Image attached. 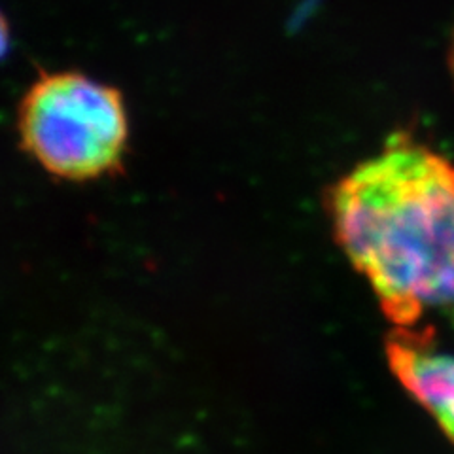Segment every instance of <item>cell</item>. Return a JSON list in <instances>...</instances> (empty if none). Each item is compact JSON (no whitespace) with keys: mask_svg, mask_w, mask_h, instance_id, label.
<instances>
[{"mask_svg":"<svg viewBox=\"0 0 454 454\" xmlns=\"http://www.w3.org/2000/svg\"><path fill=\"white\" fill-rule=\"evenodd\" d=\"M333 235L394 330H454V163L411 135L335 182Z\"/></svg>","mask_w":454,"mask_h":454,"instance_id":"6da1fadb","label":"cell"},{"mask_svg":"<svg viewBox=\"0 0 454 454\" xmlns=\"http://www.w3.org/2000/svg\"><path fill=\"white\" fill-rule=\"evenodd\" d=\"M21 148L65 182L118 175L129 153L131 121L123 91L76 68L40 74L20 101Z\"/></svg>","mask_w":454,"mask_h":454,"instance_id":"7a4b0ae2","label":"cell"},{"mask_svg":"<svg viewBox=\"0 0 454 454\" xmlns=\"http://www.w3.org/2000/svg\"><path fill=\"white\" fill-rule=\"evenodd\" d=\"M387 356L397 380L454 443V354L439 350L434 333L394 330Z\"/></svg>","mask_w":454,"mask_h":454,"instance_id":"3957f363","label":"cell"},{"mask_svg":"<svg viewBox=\"0 0 454 454\" xmlns=\"http://www.w3.org/2000/svg\"><path fill=\"white\" fill-rule=\"evenodd\" d=\"M12 48V35H10V25L3 12H0V61L4 59Z\"/></svg>","mask_w":454,"mask_h":454,"instance_id":"277c9868","label":"cell"},{"mask_svg":"<svg viewBox=\"0 0 454 454\" xmlns=\"http://www.w3.org/2000/svg\"><path fill=\"white\" fill-rule=\"evenodd\" d=\"M450 63H452V73H454V44H452V57H450Z\"/></svg>","mask_w":454,"mask_h":454,"instance_id":"5b68a950","label":"cell"}]
</instances>
